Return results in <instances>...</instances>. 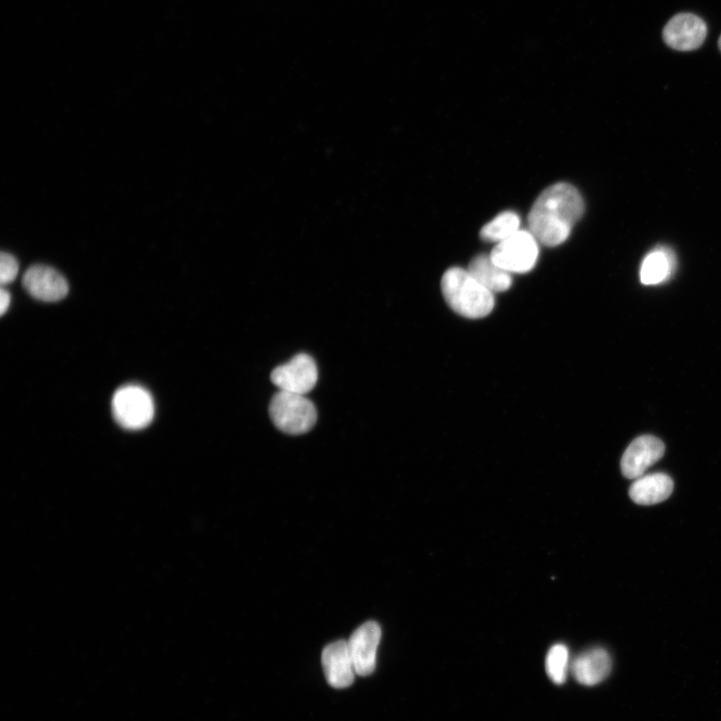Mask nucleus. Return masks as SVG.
Here are the masks:
<instances>
[{"mask_svg":"<svg viewBox=\"0 0 721 721\" xmlns=\"http://www.w3.org/2000/svg\"><path fill=\"white\" fill-rule=\"evenodd\" d=\"M584 213L580 193L571 185L559 183L543 191L535 201L529 216L530 233L547 246L564 243Z\"/></svg>","mask_w":721,"mask_h":721,"instance_id":"f257e3e1","label":"nucleus"},{"mask_svg":"<svg viewBox=\"0 0 721 721\" xmlns=\"http://www.w3.org/2000/svg\"><path fill=\"white\" fill-rule=\"evenodd\" d=\"M443 296L449 307L468 319H481L494 309V293L482 286L468 270L451 268L441 281Z\"/></svg>","mask_w":721,"mask_h":721,"instance_id":"f03ea898","label":"nucleus"},{"mask_svg":"<svg viewBox=\"0 0 721 721\" xmlns=\"http://www.w3.org/2000/svg\"><path fill=\"white\" fill-rule=\"evenodd\" d=\"M270 415L276 427L290 435L309 432L318 417L315 405L305 395L284 391L272 399Z\"/></svg>","mask_w":721,"mask_h":721,"instance_id":"7ed1b4c3","label":"nucleus"},{"mask_svg":"<svg viewBox=\"0 0 721 721\" xmlns=\"http://www.w3.org/2000/svg\"><path fill=\"white\" fill-rule=\"evenodd\" d=\"M112 407L116 421L127 430H142L152 423L155 416L152 395L137 385L120 388L114 395Z\"/></svg>","mask_w":721,"mask_h":721,"instance_id":"20e7f679","label":"nucleus"},{"mask_svg":"<svg viewBox=\"0 0 721 721\" xmlns=\"http://www.w3.org/2000/svg\"><path fill=\"white\" fill-rule=\"evenodd\" d=\"M489 256L506 272L524 274L530 272L537 263L538 241L530 231L520 230L507 240L498 243Z\"/></svg>","mask_w":721,"mask_h":721,"instance_id":"39448f33","label":"nucleus"},{"mask_svg":"<svg viewBox=\"0 0 721 721\" xmlns=\"http://www.w3.org/2000/svg\"><path fill=\"white\" fill-rule=\"evenodd\" d=\"M318 377V367L314 359L307 354H300L277 367L271 380L280 391L306 395L315 388Z\"/></svg>","mask_w":721,"mask_h":721,"instance_id":"423d86ee","label":"nucleus"},{"mask_svg":"<svg viewBox=\"0 0 721 721\" xmlns=\"http://www.w3.org/2000/svg\"><path fill=\"white\" fill-rule=\"evenodd\" d=\"M381 636V627L375 621L364 623L352 633L347 642L356 674L368 676L375 671Z\"/></svg>","mask_w":721,"mask_h":721,"instance_id":"0eeeda50","label":"nucleus"},{"mask_svg":"<svg viewBox=\"0 0 721 721\" xmlns=\"http://www.w3.org/2000/svg\"><path fill=\"white\" fill-rule=\"evenodd\" d=\"M707 36V27L699 18L691 14L673 17L663 30L665 44L673 50L690 52L699 49Z\"/></svg>","mask_w":721,"mask_h":721,"instance_id":"6e6552de","label":"nucleus"},{"mask_svg":"<svg viewBox=\"0 0 721 721\" xmlns=\"http://www.w3.org/2000/svg\"><path fill=\"white\" fill-rule=\"evenodd\" d=\"M665 446L655 436L636 438L625 450L621 459V471L627 479H637L664 455Z\"/></svg>","mask_w":721,"mask_h":721,"instance_id":"1a4fd4ad","label":"nucleus"},{"mask_svg":"<svg viewBox=\"0 0 721 721\" xmlns=\"http://www.w3.org/2000/svg\"><path fill=\"white\" fill-rule=\"evenodd\" d=\"M23 285L32 297L48 303L65 299L70 290L66 278L61 273L44 265L31 267L24 276Z\"/></svg>","mask_w":721,"mask_h":721,"instance_id":"9d476101","label":"nucleus"},{"mask_svg":"<svg viewBox=\"0 0 721 721\" xmlns=\"http://www.w3.org/2000/svg\"><path fill=\"white\" fill-rule=\"evenodd\" d=\"M322 664L327 682L334 688H346L353 684L356 671L350 655L348 642L335 641L322 653Z\"/></svg>","mask_w":721,"mask_h":721,"instance_id":"9b49d317","label":"nucleus"},{"mask_svg":"<svg viewBox=\"0 0 721 721\" xmlns=\"http://www.w3.org/2000/svg\"><path fill=\"white\" fill-rule=\"evenodd\" d=\"M609 653L595 647L579 654L571 664L574 678L585 686H594L607 678L611 671Z\"/></svg>","mask_w":721,"mask_h":721,"instance_id":"f8f14e48","label":"nucleus"},{"mask_svg":"<svg viewBox=\"0 0 721 721\" xmlns=\"http://www.w3.org/2000/svg\"><path fill=\"white\" fill-rule=\"evenodd\" d=\"M672 479L664 473L641 476L632 483L629 496L639 505H655L668 499L673 491Z\"/></svg>","mask_w":721,"mask_h":721,"instance_id":"ddd939ff","label":"nucleus"},{"mask_svg":"<svg viewBox=\"0 0 721 721\" xmlns=\"http://www.w3.org/2000/svg\"><path fill=\"white\" fill-rule=\"evenodd\" d=\"M676 269L674 253L665 247L651 251L642 261L640 282L645 286L659 285L668 281Z\"/></svg>","mask_w":721,"mask_h":721,"instance_id":"4468645a","label":"nucleus"},{"mask_svg":"<svg viewBox=\"0 0 721 721\" xmlns=\"http://www.w3.org/2000/svg\"><path fill=\"white\" fill-rule=\"evenodd\" d=\"M469 273L492 293H502L512 286L511 274L497 266L490 256L479 255L469 264Z\"/></svg>","mask_w":721,"mask_h":721,"instance_id":"2eb2a0df","label":"nucleus"},{"mask_svg":"<svg viewBox=\"0 0 721 721\" xmlns=\"http://www.w3.org/2000/svg\"><path fill=\"white\" fill-rule=\"evenodd\" d=\"M520 231V219L514 212H504L486 224L480 237L487 242L501 243Z\"/></svg>","mask_w":721,"mask_h":721,"instance_id":"dca6fc26","label":"nucleus"},{"mask_svg":"<svg viewBox=\"0 0 721 721\" xmlns=\"http://www.w3.org/2000/svg\"><path fill=\"white\" fill-rule=\"evenodd\" d=\"M569 662V651L564 644H555L550 648L546 657V671L554 683L563 684L566 681Z\"/></svg>","mask_w":721,"mask_h":721,"instance_id":"f3484780","label":"nucleus"},{"mask_svg":"<svg viewBox=\"0 0 721 721\" xmlns=\"http://www.w3.org/2000/svg\"><path fill=\"white\" fill-rule=\"evenodd\" d=\"M20 270V265L17 259L8 253H3L0 257V283L3 286L13 283Z\"/></svg>","mask_w":721,"mask_h":721,"instance_id":"a211bd4d","label":"nucleus"},{"mask_svg":"<svg viewBox=\"0 0 721 721\" xmlns=\"http://www.w3.org/2000/svg\"><path fill=\"white\" fill-rule=\"evenodd\" d=\"M12 297L5 288L0 290V314L4 316L10 308Z\"/></svg>","mask_w":721,"mask_h":721,"instance_id":"6ab92c4d","label":"nucleus"},{"mask_svg":"<svg viewBox=\"0 0 721 721\" xmlns=\"http://www.w3.org/2000/svg\"><path fill=\"white\" fill-rule=\"evenodd\" d=\"M718 46H719V49H720V51H721V37H720V39H719Z\"/></svg>","mask_w":721,"mask_h":721,"instance_id":"aec40b11","label":"nucleus"}]
</instances>
